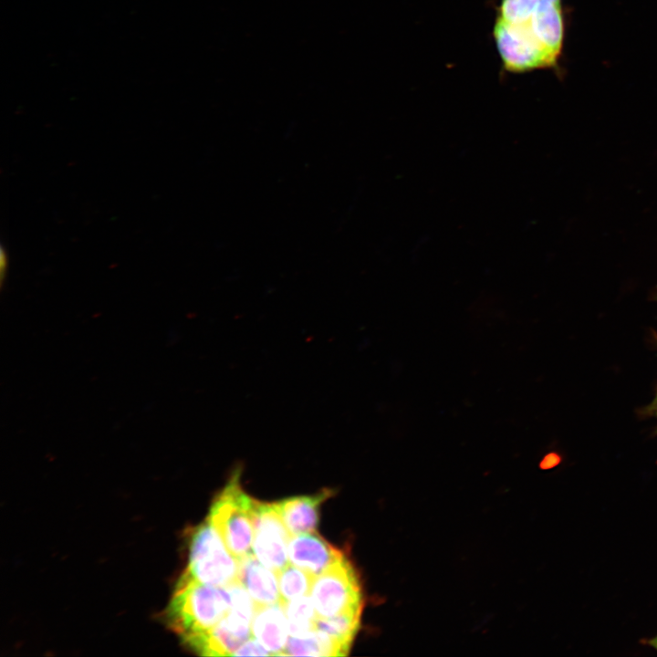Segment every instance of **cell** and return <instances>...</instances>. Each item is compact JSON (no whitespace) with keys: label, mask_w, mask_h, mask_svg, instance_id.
<instances>
[{"label":"cell","mask_w":657,"mask_h":657,"mask_svg":"<svg viewBox=\"0 0 657 657\" xmlns=\"http://www.w3.org/2000/svg\"><path fill=\"white\" fill-rule=\"evenodd\" d=\"M561 0H500L493 37L509 73L549 68L560 57L564 21Z\"/></svg>","instance_id":"6da1fadb"},{"label":"cell","mask_w":657,"mask_h":657,"mask_svg":"<svg viewBox=\"0 0 657 657\" xmlns=\"http://www.w3.org/2000/svg\"><path fill=\"white\" fill-rule=\"evenodd\" d=\"M230 607L226 586L203 584L183 573L169 604L168 620L184 641L214 628Z\"/></svg>","instance_id":"7a4b0ae2"},{"label":"cell","mask_w":657,"mask_h":657,"mask_svg":"<svg viewBox=\"0 0 657 657\" xmlns=\"http://www.w3.org/2000/svg\"><path fill=\"white\" fill-rule=\"evenodd\" d=\"M241 467L232 472L226 485L213 501L208 519L228 550L238 560L252 553L256 500L243 489Z\"/></svg>","instance_id":"3957f363"},{"label":"cell","mask_w":657,"mask_h":657,"mask_svg":"<svg viewBox=\"0 0 657 657\" xmlns=\"http://www.w3.org/2000/svg\"><path fill=\"white\" fill-rule=\"evenodd\" d=\"M238 568L239 560L208 518L193 529L184 574L203 584L224 587L237 579Z\"/></svg>","instance_id":"277c9868"},{"label":"cell","mask_w":657,"mask_h":657,"mask_svg":"<svg viewBox=\"0 0 657 657\" xmlns=\"http://www.w3.org/2000/svg\"><path fill=\"white\" fill-rule=\"evenodd\" d=\"M310 595L320 618L361 612L364 604L360 578L346 557L314 578Z\"/></svg>","instance_id":"5b68a950"},{"label":"cell","mask_w":657,"mask_h":657,"mask_svg":"<svg viewBox=\"0 0 657 657\" xmlns=\"http://www.w3.org/2000/svg\"><path fill=\"white\" fill-rule=\"evenodd\" d=\"M291 536L275 503L256 500L252 549L256 558L276 574L288 565Z\"/></svg>","instance_id":"8992f818"},{"label":"cell","mask_w":657,"mask_h":657,"mask_svg":"<svg viewBox=\"0 0 657 657\" xmlns=\"http://www.w3.org/2000/svg\"><path fill=\"white\" fill-rule=\"evenodd\" d=\"M254 613L231 606L214 628L183 641L201 655L232 656L251 637Z\"/></svg>","instance_id":"52a82bcc"},{"label":"cell","mask_w":657,"mask_h":657,"mask_svg":"<svg viewBox=\"0 0 657 657\" xmlns=\"http://www.w3.org/2000/svg\"><path fill=\"white\" fill-rule=\"evenodd\" d=\"M345 557L342 550L329 544L316 531L292 535L288 542L289 562L315 577Z\"/></svg>","instance_id":"ba28073f"},{"label":"cell","mask_w":657,"mask_h":657,"mask_svg":"<svg viewBox=\"0 0 657 657\" xmlns=\"http://www.w3.org/2000/svg\"><path fill=\"white\" fill-rule=\"evenodd\" d=\"M252 635L270 655H285L289 633L282 601L257 605L252 620Z\"/></svg>","instance_id":"9c48e42d"},{"label":"cell","mask_w":657,"mask_h":657,"mask_svg":"<svg viewBox=\"0 0 657 657\" xmlns=\"http://www.w3.org/2000/svg\"><path fill=\"white\" fill-rule=\"evenodd\" d=\"M334 495L324 489L312 495L294 496L275 505L291 535L315 532L319 522L321 504Z\"/></svg>","instance_id":"30bf717a"},{"label":"cell","mask_w":657,"mask_h":657,"mask_svg":"<svg viewBox=\"0 0 657 657\" xmlns=\"http://www.w3.org/2000/svg\"><path fill=\"white\" fill-rule=\"evenodd\" d=\"M237 579L256 605L281 601L277 574L264 566L252 553L239 559Z\"/></svg>","instance_id":"8fae6325"},{"label":"cell","mask_w":657,"mask_h":657,"mask_svg":"<svg viewBox=\"0 0 657 657\" xmlns=\"http://www.w3.org/2000/svg\"><path fill=\"white\" fill-rule=\"evenodd\" d=\"M361 612H346L330 618L318 617L316 629L327 633L340 650L348 655L351 643L359 631Z\"/></svg>","instance_id":"7c38bea8"},{"label":"cell","mask_w":657,"mask_h":657,"mask_svg":"<svg viewBox=\"0 0 657 657\" xmlns=\"http://www.w3.org/2000/svg\"><path fill=\"white\" fill-rule=\"evenodd\" d=\"M285 655L342 656V653L327 633L315 629L299 637L288 636Z\"/></svg>","instance_id":"4fadbf2b"},{"label":"cell","mask_w":657,"mask_h":657,"mask_svg":"<svg viewBox=\"0 0 657 657\" xmlns=\"http://www.w3.org/2000/svg\"><path fill=\"white\" fill-rule=\"evenodd\" d=\"M283 604L289 636L299 637L316 629L318 616L311 598L306 595Z\"/></svg>","instance_id":"5bb4252c"},{"label":"cell","mask_w":657,"mask_h":657,"mask_svg":"<svg viewBox=\"0 0 657 657\" xmlns=\"http://www.w3.org/2000/svg\"><path fill=\"white\" fill-rule=\"evenodd\" d=\"M277 578L281 601L286 603L310 593L315 576L288 564L277 574Z\"/></svg>","instance_id":"9a60e30c"},{"label":"cell","mask_w":657,"mask_h":657,"mask_svg":"<svg viewBox=\"0 0 657 657\" xmlns=\"http://www.w3.org/2000/svg\"><path fill=\"white\" fill-rule=\"evenodd\" d=\"M248 655L266 656L270 653L255 637H250L236 649L232 656Z\"/></svg>","instance_id":"2e32d148"},{"label":"cell","mask_w":657,"mask_h":657,"mask_svg":"<svg viewBox=\"0 0 657 657\" xmlns=\"http://www.w3.org/2000/svg\"><path fill=\"white\" fill-rule=\"evenodd\" d=\"M8 265V258L6 252L5 248L1 247V256H0V266H1V274H2V279L4 278V273L5 272Z\"/></svg>","instance_id":"e0dca14e"},{"label":"cell","mask_w":657,"mask_h":657,"mask_svg":"<svg viewBox=\"0 0 657 657\" xmlns=\"http://www.w3.org/2000/svg\"><path fill=\"white\" fill-rule=\"evenodd\" d=\"M651 644L657 649V637L651 641Z\"/></svg>","instance_id":"ac0fdd59"}]
</instances>
